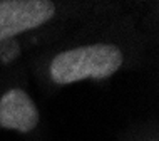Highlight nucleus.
Masks as SVG:
<instances>
[{
    "label": "nucleus",
    "mask_w": 159,
    "mask_h": 141,
    "mask_svg": "<svg viewBox=\"0 0 159 141\" xmlns=\"http://www.w3.org/2000/svg\"><path fill=\"white\" fill-rule=\"evenodd\" d=\"M55 15V3L49 0H2L0 42L47 24Z\"/></svg>",
    "instance_id": "2"
},
{
    "label": "nucleus",
    "mask_w": 159,
    "mask_h": 141,
    "mask_svg": "<svg viewBox=\"0 0 159 141\" xmlns=\"http://www.w3.org/2000/svg\"><path fill=\"white\" fill-rule=\"evenodd\" d=\"M19 54V44L15 40L8 39V40H3L0 42V62L7 64L10 61H14Z\"/></svg>",
    "instance_id": "4"
},
{
    "label": "nucleus",
    "mask_w": 159,
    "mask_h": 141,
    "mask_svg": "<svg viewBox=\"0 0 159 141\" xmlns=\"http://www.w3.org/2000/svg\"><path fill=\"white\" fill-rule=\"evenodd\" d=\"M124 62L122 50L114 44H91L59 52L50 62V78L59 86L84 79H107Z\"/></svg>",
    "instance_id": "1"
},
{
    "label": "nucleus",
    "mask_w": 159,
    "mask_h": 141,
    "mask_svg": "<svg viewBox=\"0 0 159 141\" xmlns=\"http://www.w3.org/2000/svg\"><path fill=\"white\" fill-rule=\"evenodd\" d=\"M39 125V109L27 92L12 87L0 97V126L19 133H30Z\"/></svg>",
    "instance_id": "3"
}]
</instances>
